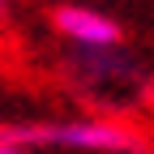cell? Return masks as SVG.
Listing matches in <instances>:
<instances>
[{"label":"cell","mask_w":154,"mask_h":154,"mask_svg":"<svg viewBox=\"0 0 154 154\" xmlns=\"http://www.w3.org/2000/svg\"><path fill=\"white\" fill-rule=\"evenodd\" d=\"M5 17H9V5H5V0H0V26H5Z\"/></svg>","instance_id":"277c9868"},{"label":"cell","mask_w":154,"mask_h":154,"mask_svg":"<svg viewBox=\"0 0 154 154\" xmlns=\"http://www.w3.org/2000/svg\"><path fill=\"white\" fill-rule=\"evenodd\" d=\"M51 30L64 43H73L77 51H116L124 43V26L111 13L94 9V5H73V0L51 9Z\"/></svg>","instance_id":"7a4b0ae2"},{"label":"cell","mask_w":154,"mask_h":154,"mask_svg":"<svg viewBox=\"0 0 154 154\" xmlns=\"http://www.w3.org/2000/svg\"><path fill=\"white\" fill-rule=\"evenodd\" d=\"M0 154H34V150H22V146H5V141H0Z\"/></svg>","instance_id":"3957f363"},{"label":"cell","mask_w":154,"mask_h":154,"mask_svg":"<svg viewBox=\"0 0 154 154\" xmlns=\"http://www.w3.org/2000/svg\"><path fill=\"white\" fill-rule=\"evenodd\" d=\"M0 141L22 150H60V154H150V137L111 116L77 120H38V124H0Z\"/></svg>","instance_id":"6da1fadb"}]
</instances>
